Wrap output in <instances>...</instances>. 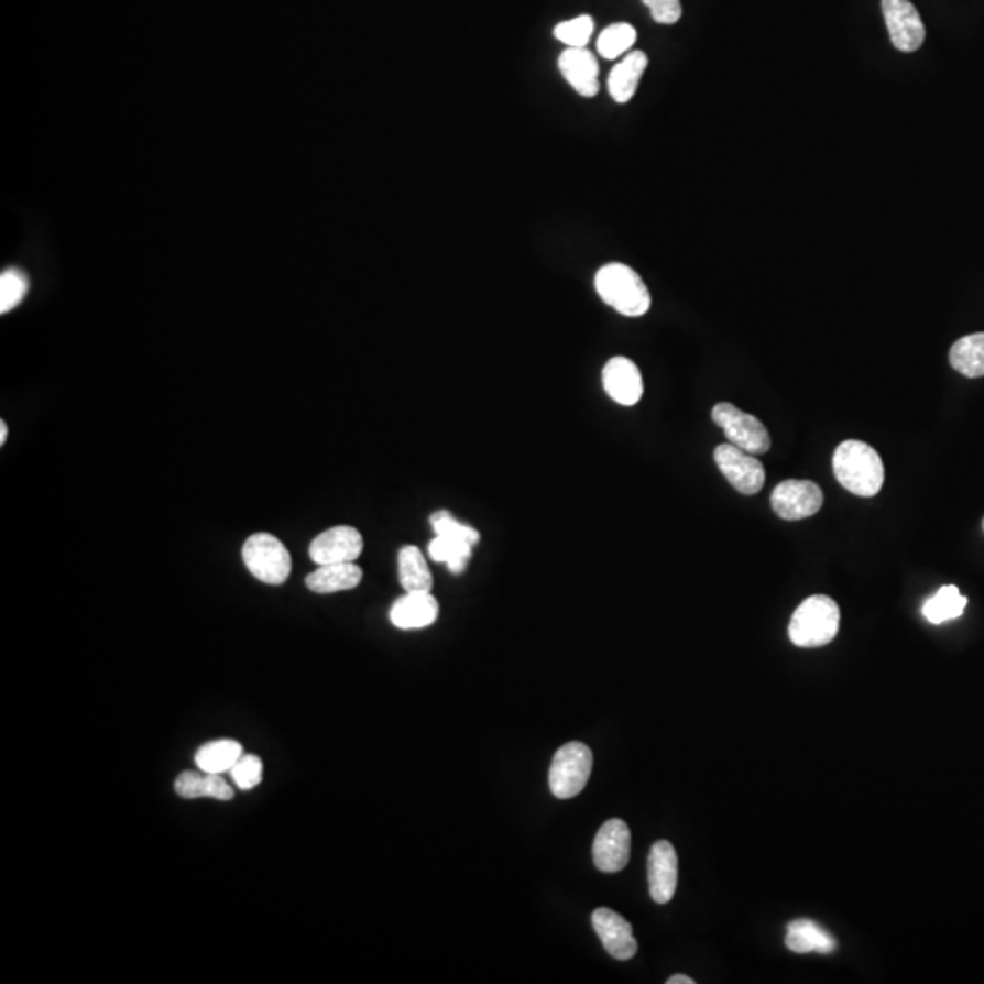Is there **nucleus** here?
Masks as SVG:
<instances>
[{"label": "nucleus", "instance_id": "obj_22", "mask_svg": "<svg viewBox=\"0 0 984 984\" xmlns=\"http://www.w3.org/2000/svg\"><path fill=\"white\" fill-rule=\"evenodd\" d=\"M243 746L232 739L207 742L196 753V766L205 773H230L239 758L243 757Z\"/></svg>", "mask_w": 984, "mask_h": 984}, {"label": "nucleus", "instance_id": "obj_18", "mask_svg": "<svg viewBox=\"0 0 984 984\" xmlns=\"http://www.w3.org/2000/svg\"><path fill=\"white\" fill-rule=\"evenodd\" d=\"M361 578H363L361 567L356 566L354 561H345V564L319 566L316 571L308 575L305 583L313 593L332 594L358 588Z\"/></svg>", "mask_w": 984, "mask_h": 984}, {"label": "nucleus", "instance_id": "obj_29", "mask_svg": "<svg viewBox=\"0 0 984 984\" xmlns=\"http://www.w3.org/2000/svg\"><path fill=\"white\" fill-rule=\"evenodd\" d=\"M28 277L24 272L10 269L0 275V313L6 314L13 310L19 303L26 296Z\"/></svg>", "mask_w": 984, "mask_h": 984}, {"label": "nucleus", "instance_id": "obj_15", "mask_svg": "<svg viewBox=\"0 0 984 984\" xmlns=\"http://www.w3.org/2000/svg\"><path fill=\"white\" fill-rule=\"evenodd\" d=\"M558 68L572 90L582 97H594L600 91L599 61L588 48H567L558 57Z\"/></svg>", "mask_w": 984, "mask_h": 984}, {"label": "nucleus", "instance_id": "obj_13", "mask_svg": "<svg viewBox=\"0 0 984 984\" xmlns=\"http://www.w3.org/2000/svg\"><path fill=\"white\" fill-rule=\"evenodd\" d=\"M647 881H649V894L656 905H667L675 897L678 884V857L671 842L658 841L653 844L647 859Z\"/></svg>", "mask_w": 984, "mask_h": 984}, {"label": "nucleus", "instance_id": "obj_34", "mask_svg": "<svg viewBox=\"0 0 984 984\" xmlns=\"http://www.w3.org/2000/svg\"><path fill=\"white\" fill-rule=\"evenodd\" d=\"M983 529H984V522H983Z\"/></svg>", "mask_w": 984, "mask_h": 984}, {"label": "nucleus", "instance_id": "obj_7", "mask_svg": "<svg viewBox=\"0 0 984 984\" xmlns=\"http://www.w3.org/2000/svg\"><path fill=\"white\" fill-rule=\"evenodd\" d=\"M714 463L725 480L742 494L753 496L763 491L766 471L757 456L750 455L735 445L724 444L714 449Z\"/></svg>", "mask_w": 984, "mask_h": 984}, {"label": "nucleus", "instance_id": "obj_26", "mask_svg": "<svg viewBox=\"0 0 984 984\" xmlns=\"http://www.w3.org/2000/svg\"><path fill=\"white\" fill-rule=\"evenodd\" d=\"M636 37H638V33L635 28L627 22H616L600 33L597 50L603 58L613 61V58L622 57L625 52H630L635 46Z\"/></svg>", "mask_w": 984, "mask_h": 984}, {"label": "nucleus", "instance_id": "obj_1", "mask_svg": "<svg viewBox=\"0 0 984 984\" xmlns=\"http://www.w3.org/2000/svg\"><path fill=\"white\" fill-rule=\"evenodd\" d=\"M837 482L855 496L872 498L884 483V466L874 447L864 441L848 439L833 455Z\"/></svg>", "mask_w": 984, "mask_h": 984}, {"label": "nucleus", "instance_id": "obj_9", "mask_svg": "<svg viewBox=\"0 0 984 984\" xmlns=\"http://www.w3.org/2000/svg\"><path fill=\"white\" fill-rule=\"evenodd\" d=\"M824 502V494L819 485L810 480H786L778 483L772 492V507L778 518L795 520L810 518L819 513Z\"/></svg>", "mask_w": 984, "mask_h": 984}, {"label": "nucleus", "instance_id": "obj_17", "mask_svg": "<svg viewBox=\"0 0 984 984\" xmlns=\"http://www.w3.org/2000/svg\"><path fill=\"white\" fill-rule=\"evenodd\" d=\"M647 64H649V58L641 50L625 55L609 74V96L613 97L614 101L620 102V105L630 102L636 90H638V85H641L642 75L646 72Z\"/></svg>", "mask_w": 984, "mask_h": 984}, {"label": "nucleus", "instance_id": "obj_2", "mask_svg": "<svg viewBox=\"0 0 984 984\" xmlns=\"http://www.w3.org/2000/svg\"><path fill=\"white\" fill-rule=\"evenodd\" d=\"M602 302L627 318H641L652 308V294L638 272L624 263H609L594 275Z\"/></svg>", "mask_w": 984, "mask_h": 984}, {"label": "nucleus", "instance_id": "obj_3", "mask_svg": "<svg viewBox=\"0 0 984 984\" xmlns=\"http://www.w3.org/2000/svg\"><path fill=\"white\" fill-rule=\"evenodd\" d=\"M839 625L841 609L835 600L816 594L806 599L795 611L789 622V638L795 646L822 647L835 638Z\"/></svg>", "mask_w": 984, "mask_h": 984}, {"label": "nucleus", "instance_id": "obj_19", "mask_svg": "<svg viewBox=\"0 0 984 984\" xmlns=\"http://www.w3.org/2000/svg\"><path fill=\"white\" fill-rule=\"evenodd\" d=\"M175 794L183 799H233V788L216 773L183 772L175 778Z\"/></svg>", "mask_w": 984, "mask_h": 984}, {"label": "nucleus", "instance_id": "obj_24", "mask_svg": "<svg viewBox=\"0 0 984 984\" xmlns=\"http://www.w3.org/2000/svg\"><path fill=\"white\" fill-rule=\"evenodd\" d=\"M966 603L969 600L961 594L955 586H944L922 605V614L930 624H944L948 620L963 616Z\"/></svg>", "mask_w": 984, "mask_h": 984}, {"label": "nucleus", "instance_id": "obj_28", "mask_svg": "<svg viewBox=\"0 0 984 984\" xmlns=\"http://www.w3.org/2000/svg\"><path fill=\"white\" fill-rule=\"evenodd\" d=\"M430 525L438 536H449L455 540L466 542L469 546H478L480 544V533L471 525L461 524L449 513V511H438L430 516Z\"/></svg>", "mask_w": 984, "mask_h": 984}, {"label": "nucleus", "instance_id": "obj_6", "mask_svg": "<svg viewBox=\"0 0 984 984\" xmlns=\"http://www.w3.org/2000/svg\"><path fill=\"white\" fill-rule=\"evenodd\" d=\"M711 418L724 430L728 444L753 456L766 455L772 449V436L767 433L766 425L752 414L742 413L735 405L717 403L711 411Z\"/></svg>", "mask_w": 984, "mask_h": 984}, {"label": "nucleus", "instance_id": "obj_23", "mask_svg": "<svg viewBox=\"0 0 984 984\" xmlns=\"http://www.w3.org/2000/svg\"><path fill=\"white\" fill-rule=\"evenodd\" d=\"M953 369L966 378L984 376V332L970 334L953 343L950 350Z\"/></svg>", "mask_w": 984, "mask_h": 984}, {"label": "nucleus", "instance_id": "obj_33", "mask_svg": "<svg viewBox=\"0 0 984 984\" xmlns=\"http://www.w3.org/2000/svg\"><path fill=\"white\" fill-rule=\"evenodd\" d=\"M6 439H8V425L6 422H0V444L4 445Z\"/></svg>", "mask_w": 984, "mask_h": 984}, {"label": "nucleus", "instance_id": "obj_10", "mask_svg": "<svg viewBox=\"0 0 984 984\" xmlns=\"http://www.w3.org/2000/svg\"><path fill=\"white\" fill-rule=\"evenodd\" d=\"M631 857L630 826L622 819H611L600 828L593 842L594 866L603 874H619Z\"/></svg>", "mask_w": 984, "mask_h": 984}, {"label": "nucleus", "instance_id": "obj_11", "mask_svg": "<svg viewBox=\"0 0 984 984\" xmlns=\"http://www.w3.org/2000/svg\"><path fill=\"white\" fill-rule=\"evenodd\" d=\"M363 553V536L350 525H338L314 538L308 549L310 560L318 566L356 561Z\"/></svg>", "mask_w": 984, "mask_h": 984}, {"label": "nucleus", "instance_id": "obj_5", "mask_svg": "<svg viewBox=\"0 0 984 984\" xmlns=\"http://www.w3.org/2000/svg\"><path fill=\"white\" fill-rule=\"evenodd\" d=\"M243 561L260 582L281 586L291 577L292 558L283 542L269 533H255L244 542Z\"/></svg>", "mask_w": 984, "mask_h": 984}, {"label": "nucleus", "instance_id": "obj_32", "mask_svg": "<svg viewBox=\"0 0 984 984\" xmlns=\"http://www.w3.org/2000/svg\"><path fill=\"white\" fill-rule=\"evenodd\" d=\"M667 984H695V981L688 975H673L667 980Z\"/></svg>", "mask_w": 984, "mask_h": 984}, {"label": "nucleus", "instance_id": "obj_4", "mask_svg": "<svg viewBox=\"0 0 984 984\" xmlns=\"http://www.w3.org/2000/svg\"><path fill=\"white\" fill-rule=\"evenodd\" d=\"M593 772V752L583 742H567L555 753L549 769V788L556 799L569 800L582 794Z\"/></svg>", "mask_w": 984, "mask_h": 984}, {"label": "nucleus", "instance_id": "obj_21", "mask_svg": "<svg viewBox=\"0 0 984 984\" xmlns=\"http://www.w3.org/2000/svg\"><path fill=\"white\" fill-rule=\"evenodd\" d=\"M397 572L400 583L405 593H430L435 580L429 571L424 553L416 546H405L397 555Z\"/></svg>", "mask_w": 984, "mask_h": 984}, {"label": "nucleus", "instance_id": "obj_31", "mask_svg": "<svg viewBox=\"0 0 984 984\" xmlns=\"http://www.w3.org/2000/svg\"><path fill=\"white\" fill-rule=\"evenodd\" d=\"M652 11V17L658 24H677L682 17V2L680 0H642Z\"/></svg>", "mask_w": 984, "mask_h": 984}, {"label": "nucleus", "instance_id": "obj_27", "mask_svg": "<svg viewBox=\"0 0 984 984\" xmlns=\"http://www.w3.org/2000/svg\"><path fill=\"white\" fill-rule=\"evenodd\" d=\"M594 32V19L591 15H578L571 21L556 24L555 37L567 48H586Z\"/></svg>", "mask_w": 984, "mask_h": 984}, {"label": "nucleus", "instance_id": "obj_25", "mask_svg": "<svg viewBox=\"0 0 984 984\" xmlns=\"http://www.w3.org/2000/svg\"><path fill=\"white\" fill-rule=\"evenodd\" d=\"M429 556L438 564L449 567L452 575H461L471 560L472 546L466 542L449 538V536L436 535L435 540L429 544Z\"/></svg>", "mask_w": 984, "mask_h": 984}, {"label": "nucleus", "instance_id": "obj_16", "mask_svg": "<svg viewBox=\"0 0 984 984\" xmlns=\"http://www.w3.org/2000/svg\"><path fill=\"white\" fill-rule=\"evenodd\" d=\"M439 603L430 593H407L391 608V622L397 630H424L438 620Z\"/></svg>", "mask_w": 984, "mask_h": 984}, {"label": "nucleus", "instance_id": "obj_12", "mask_svg": "<svg viewBox=\"0 0 984 984\" xmlns=\"http://www.w3.org/2000/svg\"><path fill=\"white\" fill-rule=\"evenodd\" d=\"M603 389L613 402L633 407L644 396V380L635 361L616 356L605 363L602 372Z\"/></svg>", "mask_w": 984, "mask_h": 984}, {"label": "nucleus", "instance_id": "obj_8", "mask_svg": "<svg viewBox=\"0 0 984 984\" xmlns=\"http://www.w3.org/2000/svg\"><path fill=\"white\" fill-rule=\"evenodd\" d=\"M881 10L895 48L905 54L921 48L927 39V28L910 0H881Z\"/></svg>", "mask_w": 984, "mask_h": 984}, {"label": "nucleus", "instance_id": "obj_30", "mask_svg": "<svg viewBox=\"0 0 984 984\" xmlns=\"http://www.w3.org/2000/svg\"><path fill=\"white\" fill-rule=\"evenodd\" d=\"M230 775L239 789L249 791V789L260 786L263 780V763L255 755H243L239 758L238 764L230 769Z\"/></svg>", "mask_w": 984, "mask_h": 984}, {"label": "nucleus", "instance_id": "obj_20", "mask_svg": "<svg viewBox=\"0 0 984 984\" xmlns=\"http://www.w3.org/2000/svg\"><path fill=\"white\" fill-rule=\"evenodd\" d=\"M786 947L795 953H831L835 952L837 941L816 921L797 919L788 925Z\"/></svg>", "mask_w": 984, "mask_h": 984}, {"label": "nucleus", "instance_id": "obj_14", "mask_svg": "<svg viewBox=\"0 0 984 984\" xmlns=\"http://www.w3.org/2000/svg\"><path fill=\"white\" fill-rule=\"evenodd\" d=\"M594 931L602 941L605 952L619 961H630L638 952V942L633 936V927L624 917L609 908H599L591 916Z\"/></svg>", "mask_w": 984, "mask_h": 984}]
</instances>
